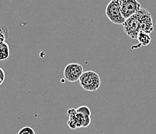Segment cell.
Here are the masks:
<instances>
[{
	"label": "cell",
	"instance_id": "cell-8",
	"mask_svg": "<svg viewBox=\"0 0 156 134\" xmlns=\"http://www.w3.org/2000/svg\"><path fill=\"white\" fill-rule=\"evenodd\" d=\"M137 40L141 46H147L151 43V38L150 36V34L143 33V32H140L138 35H137Z\"/></svg>",
	"mask_w": 156,
	"mask_h": 134
},
{
	"label": "cell",
	"instance_id": "cell-5",
	"mask_svg": "<svg viewBox=\"0 0 156 134\" xmlns=\"http://www.w3.org/2000/svg\"><path fill=\"white\" fill-rule=\"evenodd\" d=\"M141 8V4L136 0H120L121 13L125 19L136 15Z\"/></svg>",
	"mask_w": 156,
	"mask_h": 134
},
{
	"label": "cell",
	"instance_id": "cell-7",
	"mask_svg": "<svg viewBox=\"0 0 156 134\" xmlns=\"http://www.w3.org/2000/svg\"><path fill=\"white\" fill-rule=\"evenodd\" d=\"M10 56V50H9V44L5 43H0V61L6 60Z\"/></svg>",
	"mask_w": 156,
	"mask_h": 134
},
{
	"label": "cell",
	"instance_id": "cell-1",
	"mask_svg": "<svg viewBox=\"0 0 156 134\" xmlns=\"http://www.w3.org/2000/svg\"><path fill=\"white\" fill-rule=\"evenodd\" d=\"M80 85L83 89L89 91H96L101 85V79L100 75L93 70H87L83 72L79 79Z\"/></svg>",
	"mask_w": 156,
	"mask_h": 134
},
{
	"label": "cell",
	"instance_id": "cell-3",
	"mask_svg": "<svg viewBox=\"0 0 156 134\" xmlns=\"http://www.w3.org/2000/svg\"><path fill=\"white\" fill-rule=\"evenodd\" d=\"M135 15L140 23V32L147 34L152 33V31L154 30V26L151 13L147 9L141 8Z\"/></svg>",
	"mask_w": 156,
	"mask_h": 134
},
{
	"label": "cell",
	"instance_id": "cell-9",
	"mask_svg": "<svg viewBox=\"0 0 156 134\" xmlns=\"http://www.w3.org/2000/svg\"><path fill=\"white\" fill-rule=\"evenodd\" d=\"M9 36L8 29L5 26L0 25V43H5L6 39Z\"/></svg>",
	"mask_w": 156,
	"mask_h": 134
},
{
	"label": "cell",
	"instance_id": "cell-4",
	"mask_svg": "<svg viewBox=\"0 0 156 134\" xmlns=\"http://www.w3.org/2000/svg\"><path fill=\"white\" fill-rule=\"evenodd\" d=\"M83 74V67L80 64L71 63L66 65L64 70V77L69 82L79 81Z\"/></svg>",
	"mask_w": 156,
	"mask_h": 134
},
{
	"label": "cell",
	"instance_id": "cell-12",
	"mask_svg": "<svg viewBox=\"0 0 156 134\" xmlns=\"http://www.w3.org/2000/svg\"><path fill=\"white\" fill-rule=\"evenodd\" d=\"M5 71L3 70V69L0 67V86L2 85V83L5 81Z\"/></svg>",
	"mask_w": 156,
	"mask_h": 134
},
{
	"label": "cell",
	"instance_id": "cell-2",
	"mask_svg": "<svg viewBox=\"0 0 156 134\" xmlns=\"http://www.w3.org/2000/svg\"><path fill=\"white\" fill-rule=\"evenodd\" d=\"M106 15L109 20L117 25H124L126 19L123 17L120 9V0H112L106 5Z\"/></svg>",
	"mask_w": 156,
	"mask_h": 134
},
{
	"label": "cell",
	"instance_id": "cell-6",
	"mask_svg": "<svg viewBox=\"0 0 156 134\" xmlns=\"http://www.w3.org/2000/svg\"><path fill=\"white\" fill-rule=\"evenodd\" d=\"M123 27H124V33L129 37L134 40L137 39V35L140 33V23L135 15L126 19Z\"/></svg>",
	"mask_w": 156,
	"mask_h": 134
},
{
	"label": "cell",
	"instance_id": "cell-10",
	"mask_svg": "<svg viewBox=\"0 0 156 134\" xmlns=\"http://www.w3.org/2000/svg\"><path fill=\"white\" fill-rule=\"evenodd\" d=\"M76 112H77V113L83 114V115H89V116L91 115V111H90L89 107L86 106V105H82V106H79V108H76Z\"/></svg>",
	"mask_w": 156,
	"mask_h": 134
},
{
	"label": "cell",
	"instance_id": "cell-11",
	"mask_svg": "<svg viewBox=\"0 0 156 134\" xmlns=\"http://www.w3.org/2000/svg\"><path fill=\"white\" fill-rule=\"evenodd\" d=\"M18 134H36L34 129L29 126H25L19 131Z\"/></svg>",
	"mask_w": 156,
	"mask_h": 134
}]
</instances>
